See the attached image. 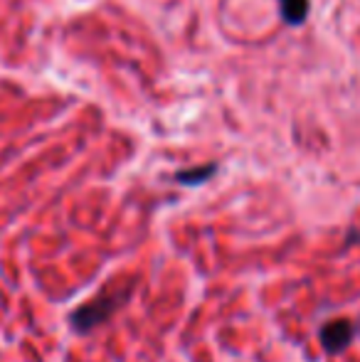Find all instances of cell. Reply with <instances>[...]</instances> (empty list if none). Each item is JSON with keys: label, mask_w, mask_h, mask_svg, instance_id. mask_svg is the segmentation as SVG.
Masks as SVG:
<instances>
[{"label": "cell", "mask_w": 360, "mask_h": 362, "mask_svg": "<svg viewBox=\"0 0 360 362\" xmlns=\"http://www.w3.org/2000/svg\"><path fill=\"white\" fill-rule=\"evenodd\" d=\"M131 293H134V281H126L124 286H116V288H111V286L104 288L96 298L79 305L72 313V318H69V323H72V328L77 330V333H89L96 325L106 323V320L131 298Z\"/></svg>", "instance_id": "cell-1"}, {"label": "cell", "mask_w": 360, "mask_h": 362, "mask_svg": "<svg viewBox=\"0 0 360 362\" xmlns=\"http://www.w3.org/2000/svg\"><path fill=\"white\" fill-rule=\"evenodd\" d=\"M356 340V325L348 318L328 320L321 328V345L328 355H338Z\"/></svg>", "instance_id": "cell-2"}, {"label": "cell", "mask_w": 360, "mask_h": 362, "mask_svg": "<svg viewBox=\"0 0 360 362\" xmlns=\"http://www.w3.org/2000/svg\"><path fill=\"white\" fill-rule=\"evenodd\" d=\"M215 173H217L215 163H207V165H197V168H190V170L175 173V182H180V185H202V182L210 180Z\"/></svg>", "instance_id": "cell-3"}, {"label": "cell", "mask_w": 360, "mask_h": 362, "mask_svg": "<svg viewBox=\"0 0 360 362\" xmlns=\"http://www.w3.org/2000/svg\"><path fill=\"white\" fill-rule=\"evenodd\" d=\"M279 8H281V18L289 25H301L308 18V0H279Z\"/></svg>", "instance_id": "cell-4"}]
</instances>
